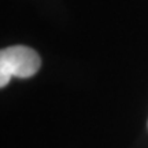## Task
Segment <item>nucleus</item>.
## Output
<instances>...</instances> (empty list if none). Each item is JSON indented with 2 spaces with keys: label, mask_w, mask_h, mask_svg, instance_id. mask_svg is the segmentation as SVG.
Wrapping results in <instances>:
<instances>
[{
  "label": "nucleus",
  "mask_w": 148,
  "mask_h": 148,
  "mask_svg": "<svg viewBox=\"0 0 148 148\" xmlns=\"http://www.w3.org/2000/svg\"><path fill=\"white\" fill-rule=\"evenodd\" d=\"M40 56L34 49L25 45H14L0 52V86L4 88L12 77L27 78L38 71Z\"/></svg>",
  "instance_id": "1"
}]
</instances>
